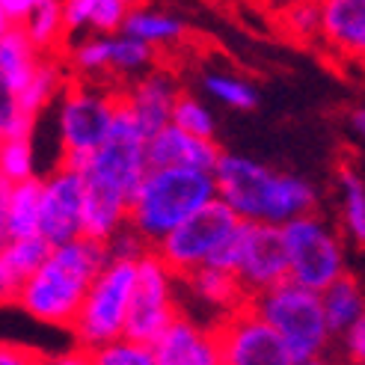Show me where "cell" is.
Listing matches in <instances>:
<instances>
[{"label": "cell", "instance_id": "obj_31", "mask_svg": "<svg viewBox=\"0 0 365 365\" xmlns=\"http://www.w3.org/2000/svg\"><path fill=\"white\" fill-rule=\"evenodd\" d=\"M170 122L181 131H187L193 137H205V140H214L217 134V122H214V113L205 107V101H199L196 96L190 93H181L173 104V116Z\"/></svg>", "mask_w": 365, "mask_h": 365}, {"label": "cell", "instance_id": "obj_17", "mask_svg": "<svg viewBox=\"0 0 365 365\" xmlns=\"http://www.w3.org/2000/svg\"><path fill=\"white\" fill-rule=\"evenodd\" d=\"M318 45L344 63L365 66V0H318Z\"/></svg>", "mask_w": 365, "mask_h": 365}, {"label": "cell", "instance_id": "obj_26", "mask_svg": "<svg viewBox=\"0 0 365 365\" xmlns=\"http://www.w3.org/2000/svg\"><path fill=\"white\" fill-rule=\"evenodd\" d=\"M39 57L42 53L33 48L27 33L21 30V24H12L4 36H0V75L9 81V86L15 93L30 81Z\"/></svg>", "mask_w": 365, "mask_h": 365}, {"label": "cell", "instance_id": "obj_41", "mask_svg": "<svg viewBox=\"0 0 365 365\" xmlns=\"http://www.w3.org/2000/svg\"><path fill=\"white\" fill-rule=\"evenodd\" d=\"M9 27H12V18L6 15V9H4V6H0V36H4Z\"/></svg>", "mask_w": 365, "mask_h": 365}, {"label": "cell", "instance_id": "obj_21", "mask_svg": "<svg viewBox=\"0 0 365 365\" xmlns=\"http://www.w3.org/2000/svg\"><path fill=\"white\" fill-rule=\"evenodd\" d=\"M119 33L134 36V39L152 45L158 51V48H170V45L181 42L187 36V27H185V21H181L178 15L155 9V6H149V4H143L140 0L137 6H131L125 12V21H122Z\"/></svg>", "mask_w": 365, "mask_h": 365}, {"label": "cell", "instance_id": "obj_39", "mask_svg": "<svg viewBox=\"0 0 365 365\" xmlns=\"http://www.w3.org/2000/svg\"><path fill=\"white\" fill-rule=\"evenodd\" d=\"M297 365H339L330 354H324V356H315V359H306V362H297Z\"/></svg>", "mask_w": 365, "mask_h": 365}, {"label": "cell", "instance_id": "obj_32", "mask_svg": "<svg viewBox=\"0 0 365 365\" xmlns=\"http://www.w3.org/2000/svg\"><path fill=\"white\" fill-rule=\"evenodd\" d=\"M89 354H93V365H158L152 344L134 341L128 336L104 341L98 348H89Z\"/></svg>", "mask_w": 365, "mask_h": 365}, {"label": "cell", "instance_id": "obj_43", "mask_svg": "<svg viewBox=\"0 0 365 365\" xmlns=\"http://www.w3.org/2000/svg\"><path fill=\"white\" fill-rule=\"evenodd\" d=\"M36 4H45V0H33V6H36Z\"/></svg>", "mask_w": 365, "mask_h": 365}, {"label": "cell", "instance_id": "obj_30", "mask_svg": "<svg viewBox=\"0 0 365 365\" xmlns=\"http://www.w3.org/2000/svg\"><path fill=\"white\" fill-rule=\"evenodd\" d=\"M36 175L33 163V137H6L0 140V181L15 185Z\"/></svg>", "mask_w": 365, "mask_h": 365}, {"label": "cell", "instance_id": "obj_18", "mask_svg": "<svg viewBox=\"0 0 365 365\" xmlns=\"http://www.w3.org/2000/svg\"><path fill=\"white\" fill-rule=\"evenodd\" d=\"M223 149L217 140L193 137L181 131L173 122L158 128V131L145 140V163L149 167H193V170H208L214 173L217 160H220Z\"/></svg>", "mask_w": 365, "mask_h": 365}, {"label": "cell", "instance_id": "obj_33", "mask_svg": "<svg viewBox=\"0 0 365 365\" xmlns=\"http://www.w3.org/2000/svg\"><path fill=\"white\" fill-rule=\"evenodd\" d=\"M36 119L21 113L18 93L9 86V81L0 75V140L6 137H33Z\"/></svg>", "mask_w": 365, "mask_h": 365}, {"label": "cell", "instance_id": "obj_1", "mask_svg": "<svg viewBox=\"0 0 365 365\" xmlns=\"http://www.w3.org/2000/svg\"><path fill=\"white\" fill-rule=\"evenodd\" d=\"M75 167L83 178V235L93 241H110L128 223V205L149 170L145 163V137L128 116L122 96L113 131L96 152H89Z\"/></svg>", "mask_w": 365, "mask_h": 365}, {"label": "cell", "instance_id": "obj_8", "mask_svg": "<svg viewBox=\"0 0 365 365\" xmlns=\"http://www.w3.org/2000/svg\"><path fill=\"white\" fill-rule=\"evenodd\" d=\"M282 241L288 252V279L309 291H321L348 273L341 235L318 211L300 214L282 223Z\"/></svg>", "mask_w": 365, "mask_h": 365}, {"label": "cell", "instance_id": "obj_5", "mask_svg": "<svg viewBox=\"0 0 365 365\" xmlns=\"http://www.w3.org/2000/svg\"><path fill=\"white\" fill-rule=\"evenodd\" d=\"M250 306L282 336L294 362L330 354L333 333L327 327L318 291H309L297 282L285 279L252 294Z\"/></svg>", "mask_w": 365, "mask_h": 365}, {"label": "cell", "instance_id": "obj_35", "mask_svg": "<svg viewBox=\"0 0 365 365\" xmlns=\"http://www.w3.org/2000/svg\"><path fill=\"white\" fill-rule=\"evenodd\" d=\"M42 351L18 341H0V365H39Z\"/></svg>", "mask_w": 365, "mask_h": 365}, {"label": "cell", "instance_id": "obj_6", "mask_svg": "<svg viewBox=\"0 0 365 365\" xmlns=\"http://www.w3.org/2000/svg\"><path fill=\"white\" fill-rule=\"evenodd\" d=\"M60 163H78L89 152L110 137L116 110H119V86L68 78L60 93Z\"/></svg>", "mask_w": 365, "mask_h": 365}, {"label": "cell", "instance_id": "obj_15", "mask_svg": "<svg viewBox=\"0 0 365 365\" xmlns=\"http://www.w3.org/2000/svg\"><path fill=\"white\" fill-rule=\"evenodd\" d=\"M119 96L128 116L137 125V131L149 140L158 128L170 125L173 104L181 96V86L170 68L155 66L149 71H143V75L131 78L128 83H122Z\"/></svg>", "mask_w": 365, "mask_h": 365}, {"label": "cell", "instance_id": "obj_2", "mask_svg": "<svg viewBox=\"0 0 365 365\" xmlns=\"http://www.w3.org/2000/svg\"><path fill=\"white\" fill-rule=\"evenodd\" d=\"M217 199L250 223L282 226L318 208V190L306 178L277 173L267 163L223 152L214 167Z\"/></svg>", "mask_w": 365, "mask_h": 365}, {"label": "cell", "instance_id": "obj_23", "mask_svg": "<svg viewBox=\"0 0 365 365\" xmlns=\"http://www.w3.org/2000/svg\"><path fill=\"white\" fill-rule=\"evenodd\" d=\"M321 309H324V318H327V327H330L333 339L341 336L365 312L362 282L356 277H351V273H341L336 282H330L321 291Z\"/></svg>", "mask_w": 365, "mask_h": 365}, {"label": "cell", "instance_id": "obj_4", "mask_svg": "<svg viewBox=\"0 0 365 365\" xmlns=\"http://www.w3.org/2000/svg\"><path fill=\"white\" fill-rule=\"evenodd\" d=\"M217 199V181L208 170L193 167H149L128 205V229L155 247L193 211Z\"/></svg>", "mask_w": 365, "mask_h": 365}, {"label": "cell", "instance_id": "obj_19", "mask_svg": "<svg viewBox=\"0 0 365 365\" xmlns=\"http://www.w3.org/2000/svg\"><path fill=\"white\" fill-rule=\"evenodd\" d=\"M51 244L42 235L33 238H9L0 244V306H18L21 288L42 264Z\"/></svg>", "mask_w": 365, "mask_h": 365}, {"label": "cell", "instance_id": "obj_14", "mask_svg": "<svg viewBox=\"0 0 365 365\" xmlns=\"http://www.w3.org/2000/svg\"><path fill=\"white\" fill-rule=\"evenodd\" d=\"M235 277H238L247 297L288 279V252L282 241V226L244 220L241 255L238 264H235Z\"/></svg>", "mask_w": 365, "mask_h": 365}, {"label": "cell", "instance_id": "obj_13", "mask_svg": "<svg viewBox=\"0 0 365 365\" xmlns=\"http://www.w3.org/2000/svg\"><path fill=\"white\" fill-rule=\"evenodd\" d=\"M39 235L51 247L83 235V178L68 163H60L48 178H42Z\"/></svg>", "mask_w": 365, "mask_h": 365}, {"label": "cell", "instance_id": "obj_3", "mask_svg": "<svg viewBox=\"0 0 365 365\" xmlns=\"http://www.w3.org/2000/svg\"><path fill=\"white\" fill-rule=\"evenodd\" d=\"M104 262H107L104 244L86 238V235L68 244L51 247L42 264L33 270V277L21 288L18 306L33 321L71 330L78 309Z\"/></svg>", "mask_w": 365, "mask_h": 365}, {"label": "cell", "instance_id": "obj_28", "mask_svg": "<svg viewBox=\"0 0 365 365\" xmlns=\"http://www.w3.org/2000/svg\"><path fill=\"white\" fill-rule=\"evenodd\" d=\"M202 89L205 96H211L217 104L229 107V110H252L259 104V89L247 78L232 75V71H205Z\"/></svg>", "mask_w": 365, "mask_h": 365}, {"label": "cell", "instance_id": "obj_25", "mask_svg": "<svg viewBox=\"0 0 365 365\" xmlns=\"http://www.w3.org/2000/svg\"><path fill=\"white\" fill-rule=\"evenodd\" d=\"M21 30L27 33V39L33 42V48L39 53H63L66 42H68L66 21H63V4L60 0L36 4L21 21Z\"/></svg>", "mask_w": 365, "mask_h": 365}, {"label": "cell", "instance_id": "obj_20", "mask_svg": "<svg viewBox=\"0 0 365 365\" xmlns=\"http://www.w3.org/2000/svg\"><path fill=\"white\" fill-rule=\"evenodd\" d=\"M178 285L185 288L193 300H199L202 306H208L211 312H217V318L250 300L235 273L220 270V267H208V264L190 270L187 277L178 279Z\"/></svg>", "mask_w": 365, "mask_h": 365}, {"label": "cell", "instance_id": "obj_24", "mask_svg": "<svg viewBox=\"0 0 365 365\" xmlns=\"http://www.w3.org/2000/svg\"><path fill=\"white\" fill-rule=\"evenodd\" d=\"M39 199L42 178L15 181L6 190V229L9 238H33L39 235Z\"/></svg>", "mask_w": 365, "mask_h": 365}, {"label": "cell", "instance_id": "obj_11", "mask_svg": "<svg viewBox=\"0 0 365 365\" xmlns=\"http://www.w3.org/2000/svg\"><path fill=\"white\" fill-rule=\"evenodd\" d=\"M178 312H181L178 277L158 259L155 250H145L137 259V279H134L131 300H128L122 336L152 344V339Z\"/></svg>", "mask_w": 365, "mask_h": 365}, {"label": "cell", "instance_id": "obj_37", "mask_svg": "<svg viewBox=\"0 0 365 365\" xmlns=\"http://www.w3.org/2000/svg\"><path fill=\"white\" fill-rule=\"evenodd\" d=\"M0 6L6 9V15L12 18V24H21L27 12L33 9V0H0Z\"/></svg>", "mask_w": 365, "mask_h": 365}, {"label": "cell", "instance_id": "obj_7", "mask_svg": "<svg viewBox=\"0 0 365 365\" xmlns=\"http://www.w3.org/2000/svg\"><path fill=\"white\" fill-rule=\"evenodd\" d=\"M68 78L122 86L158 66V51L125 33H86L68 39L63 48Z\"/></svg>", "mask_w": 365, "mask_h": 365}, {"label": "cell", "instance_id": "obj_9", "mask_svg": "<svg viewBox=\"0 0 365 365\" xmlns=\"http://www.w3.org/2000/svg\"><path fill=\"white\" fill-rule=\"evenodd\" d=\"M134 279L137 259H107L101 264L78 309V318L68 330L75 336V344L98 348V344L113 341L125 333V315L134 291Z\"/></svg>", "mask_w": 365, "mask_h": 365}, {"label": "cell", "instance_id": "obj_10", "mask_svg": "<svg viewBox=\"0 0 365 365\" xmlns=\"http://www.w3.org/2000/svg\"><path fill=\"white\" fill-rule=\"evenodd\" d=\"M238 223H241V217L235 214L223 199H214V202L193 211L187 220H181L173 232L163 235L152 250L181 279V277H187L190 270L202 267L211 259V252L229 238Z\"/></svg>", "mask_w": 365, "mask_h": 365}, {"label": "cell", "instance_id": "obj_34", "mask_svg": "<svg viewBox=\"0 0 365 365\" xmlns=\"http://www.w3.org/2000/svg\"><path fill=\"white\" fill-rule=\"evenodd\" d=\"M339 339H341L344 362H365V312Z\"/></svg>", "mask_w": 365, "mask_h": 365}, {"label": "cell", "instance_id": "obj_16", "mask_svg": "<svg viewBox=\"0 0 365 365\" xmlns=\"http://www.w3.org/2000/svg\"><path fill=\"white\" fill-rule=\"evenodd\" d=\"M152 354L158 365H223L214 321L202 324L185 309L152 339Z\"/></svg>", "mask_w": 365, "mask_h": 365}, {"label": "cell", "instance_id": "obj_27", "mask_svg": "<svg viewBox=\"0 0 365 365\" xmlns=\"http://www.w3.org/2000/svg\"><path fill=\"white\" fill-rule=\"evenodd\" d=\"M339 193H341V229L356 244L365 247V178L354 167L339 170Z\"/></svg>", "mask_w": 365, "mask_h": 365}, {"label": "cell", "instance_id": "obj_22", "mask_svg": "<svg viewBox=\"0 0 365 365\" xmlns=\"http://www.w3.org/2000/svg\"><path fill=\"white\" fill-rule=\"evenodd\" d=\"M68 81V71L60 53H42L39 63H36L30 81L18 89V104H21V113L30 119H39L42 110H48L51 101H57L63 86Z\"/></svg>", "mask_w": 365, "mask_h": 365}, {"label": "cell", "instance_id": "obj_12", "mask_svg": "<svg viewBox=\"0 0 365 365\" xmlns=\"http://www.w3.org/2000/svg\"><path fill=\"white\" fill-rule=\"evenodd\" d=\"M214 330L220 339L223 365H297L282 336L255 312L250 300L214 318Z\"/></svg>", "mask_w": 365, "mask_h": 365}, {"label": "cell", "instance_id": "obj_38", "mask_svg": "<svg viewBox=\"0 0 365 365\" xmlns=\"http://www.w3.org/2000/svg\"><path fill=\"white\" fill-rule=\"evenodd\" d=\"M351 125L356 128V134H362V137H365V107H359V110H354Z\"/></svg>", "mask_w": 365, "mask_h": 365}, {"label": "cell", "instance_id": "obj_42", "mask_svg": "<svg viewBox=\"0 0 365 365\" xmlns=\"http://www.w3.org/2000/svg\"><path fill=\"white\" fill-rule=\"evenodd\" d=\"M341 365H365V362H341Z\"/></svg>", "mask_w": 365, "mask_h": 365}, {"label": "cell", "instance_id": "obj_29", "mask_svg": "<svg viewBox=\"0 0 365 365\" xmlns=\"http://www.w3.org/2000/svg\"><path fill=\"white\" fill-rule=\"evenodd\" d=\"M279 30L300 45H318V30H321V12L318 0H294L282 9H277Z\"/></svg>", "mask_w": 365, "mask_h": 365}, {"label": "cell", "instance_id": "obj_40", "mask_svg": "<svg viewBox=\"0 0 365 365\" xmlns=\"http://www.w3.org/2000/svg\"><path fill=\"white\" fill-rule=\"evenodd\" d=\"M259 4H264L267 9H273V12H277V9L288 6V4H294V0H259Z\"/></svg>", "mask_w": 365, "mask_h": 365}, {"label": "cell", "instance_id": "obj_36", "mask_svg": "<svg viewBox=\"0 0 365 365\" xmlns=\"http://www.w3.org/2000/svg\"><path fill=\"white\" fill-rule=\"evenodd\" d=\"M39 365H93V354L83 344H71L66 351H53V354H42Z\"/></svg>", "mask_w": 365, "mask_h": 365}]
</instances>
